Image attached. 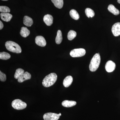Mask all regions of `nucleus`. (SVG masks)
<instances>
[{"label":"nucleus","instance_id":"1","mask_svg":"<svg viewBox=\"0 0 120 120\" xmlns=\"http://www.w3.org/2000/svg\"><path fill=\"white\" fill-rule=\"evenodd\" d=\"M57 75L56 73H52L45 77L42 81V85L46 87L53 85L57 79Z\"/></svg>","mask_w":120,"mask_h":120},{"label":"nucleus","instance_id":"2","mask_svg":"<svg viewBox=\"0 0 120 120\" xmlns=\"http://www.w3.org/2000/svg\"><path fill=\"white\" fill-rule=\"evenodd\" d=\"M101 56L99 53H96L92 57L89 65L90 71L94 72L98 68L101 63Z\"/></svg>","mask_w":120,"mask_h":120},{"label":"nucleus","instance_id":"3","mask_svg":"<svg viewBox=\"0 0 120 120\" xmlns=\"http://www.w3.org/2000/svg\"><path fill=\"white\" fill-rule=\"evenodd\" d=\"M5 46L8 50L12 52L19 53L22 52V49L19 45L12 41H8L5 43Z\"/></svg>","mask_w":120,"mask_h":120},{"label":"nucleus","instance_id":"4","mask_svg":"<svg viewBox=\"0 0 120 120\" xmlns=\"http://www.w3.org/2000/svg\"><path fill=\"white\" fill-rule=\"evenodd\" d=\"M11 105L14 109L17 110L24 109L27 106L26 103L19 99L14 100L12 102Z\"/></svg>","mask_w":120,"mask_h":120},{"label":"nucleus","instance_id":"5","mask_svg":"<svg viewBox=\"0 0 120 120\" xmlns=\"http://www.w3.org/2000/svg\"><path fill=\"white\" fill-rule=\"evenodd\" d=\"M86 53V50L84 49L80 48L72 50L70 52V54L72 57H80L84 56Z\"/></svg>","mask_w":120,"mask_h":120},{"label":"nucleus","instance_id":"6","mask_svg":"<svg viewBox=\"0 0 120 120\" xmlns=\"http://www.w3.org/2000/svg\"><path fill=\"white\" fill-rule=\"evenodd\" d=\"M60 117L57 114L49 112L44 114L43 118L44 120H58Z\"/></svg>","mask_w":120,"mask_h":120},{"label":"nucleus","instance_id":"7","mask_svg":"<svg viewBox=\"0 0 120 120\" xmlns=\"http://www.w3.org/2000/svg\"><path fill=\"white\" fill-rule=\"evenodd\" d=\"M116 65L114 62L111 60L108 61L105 65V68L107 72L113 71L116 68Z\"/></svg>","mask_w":120,"mask_h":120},{"label":"nucleus","instance_id":"8","mask_svg":"<svg viewBox=\"0 0 120 120\" xmlns=\"http://www.w3.org/2000/svg\"><path fill=\"white\" fill-rule=\"evenodd\" d=\"M112 32L114 36L118 37L120 35V22L114 24L112 27Z\"/></svg>","mask_w":120,"mask_h":120},{"label":"nucleus","instance_id":"9","mask_svg":"<svg viewBox=\"0 0 120 120\" xmlns=\"http://www.w3.org/2000/svg\"><path fill=\"white\" fill-rule=\"evenodd\" d=\"M35 41L37 45L41 47H44L46 45V41L44 37L42 36H38L36 37Z\"/></svg>","mask_w":120,"mask_h":120},{"label":"nucleus","instance_id":"10","mask_svg":"<svg viewBox=\"0 0 120 120\" xmlns=\"http://www.w3.org/2000/svg\"><path fill=\"white\" fill-rule=\"evenodd\" d=\"M31 78V75L28 72H26L21 75L18 79L19 82H22L27 80L30 79Z\"/></svg>","mask_w":120,"mask_h":120},{"label":"nucleus","instance_id":"11","mask_svg":"<svg viewBox=\"0 0 120 120\" xmlns=\"http://www.w3.org/2000/svg\"><path fill=\"white\" fill-rule=\"evenodd\" d=\"M43 21L47 26H51L53 23V17L51 15L48 14L45 15L43 17Z\"/></svg>","mask_w":120,"mask_h":120},{"label":"nucleus","instance_id":"12","mask_svg":"<svg viewBox=\"0 0 120 120\" xmlns=\"http://www.w3.org/2000/svg\"><path fill=\"white\" fill-rule=\"evenodd\" d=\"M73 82V78L72 76L69 75L65 78L63 82V85L65 87H68L71 86Z\"/></svg>","mask_w":120,"mask_h":120},{"label":"nucleus","instance_id":"13","mask_svg":"<svg viewBox=\"0 0 120 120\" xmlns=\"http://www.w3.org/2000/svg\"><path fill=\"white\" fill-rule=\"evenodd\" d=\"M1 19L6 22H9L12 17V15L8 13H1L0 14Z\"/></svg>","mask_w":120,"mask_h":120},{"label":"nucleus","instance_id":"14","mask_svg":"<svg viewBox=\"0 0 120 120\" xmlns=\"http://www.w3.org/2000/svg\"><path fill=\"white\" fill-rule=\"evenodd\" d=\"M76 105V102L74 101H69L65 100L62 102V105L64 107H70L74 106Z\"/></svg>","mask_w":120,"mask_h":120},{"label":"nucleus","instance_id":"15","mask_svg":"<svg viewBox=\"0 0 120 120\" xmlns=\"http://www.w3.org/2000/svg\"><path fill=\"white\" fill-rule=\"evenodd\" d=\"M23 23L27 26H31L33 23V20L29 16H25L23 18Z\"/></svg>","mask_w":120,"mask_h":120},{"label":"nucleus","instance_id":"16","mask_svg":"<svg viewBox=\"0 0 120 120\" xmlns=\"http://www.w3.org/2000/svg\"><path fill=\"white\" fill-rule=\"evenodd\" d=\"M108 9L109 11L112 13L114 15H117L120 14V11L118 9L116 8L113 5H109L108 7Z\"/></svg>","mask_w":120,"mask_h":120},{"label":"nucleus","instance_id":"17","mask_svg":"<svg viewBox=\"0 0 120 120\" xmlns=\"http://www.w3.org/2000/svg\"><path fill=\"white\" fill-rule=\"evenodd\" d=\"M20 34L22 37L24 38H26L30 35V30L26 27H23L21 28Z\"/></svg>","mask_w":120,"mask_h":120},{"label":"nucleus","instance_id":"18","mask_svg":"<svg viewBox=\"0 0 120 120\" xmlns=\"http://www.w3.org/2000/svg\"><path fill=\"white\" fill-rule=\"evenodd\" d=\"M51 0L56 8L60 9L63 7L64 5L63 0Z\"/></svg>","mask_w":120,"mask_h":120},{"label":"nucleus","instance_id":"19","mask_svg":"<svg viewBox=\"0 0 120 120\" xmlns=\"http://www.w3.org/2000/svg\"><path fill=\"white\" fill-rule=\"evenodd\" d=\"M70 16L73 19L77 20L79 19V15L77 11L75 9H72L69 12Z\"/></svg>","mask_w":120,"mask_h":120},{"label":"nucleus","instance_id":"20","mask_svg":"<svg viewBox=\"0 0 120 120\" xmlns=\"http://www.w3.org/2000/svg\"><path fill=\"white\" fill-rule=\"evenodd\" d=\"M62 40V32L60 30H58L57 32V34L56 38V43L59 45L61 43Z\"/></svg>","mask_w":120,"mask_h":120},{"label":"nucleus","instance_id":"21","mask_svg":"<svg viewBox=\"0 0 120 120\" xmlns=\"http://www.w3.org/2000/svg\"><path fill=\"white\" fill-rule=\"evenodd\" d=\"M24 71L22 68H18L16 71L15 75V78L18 79L21 75L24 73Z\"/></svg>","mask_w":120,"mask_h":120},{"label":"nucleus","instance_id":"22","mask_svg":"<svg viewBox=\"0 0 120 120\" xmlns=\"http://www.w3.org/2000/svg\"><path fill=\"white\" fill-rule=\"evenodd\" d=\"M85 13L86 16L88 18H92L94 16V11L92 9L90 8H86L85 10Z\"/></svg>","mask_w":120,"mask_h":120},{"label":"nucleus","instance_id":"23","mask_svg":"<svg viewBox=\"0 0 120 120\" xmlns=\"http://www.w3.org/2000/svg\"><path fill=\"white\" fill-rule=\"evenodd\" d=\"M76 32L73 30L69 31L68 34V40L71 41L76 36Z\"/></svg>","mask_w":120,"mask_h":120},{"label":"nucleus","instance_id":"24","mask_svg":"<svg viewBox=\"0 0 120 120\" xmlns=\"http://www.w3.org/2000/svg\"><path fill=\"white\" fill-rule=\"evenodd\" d=\"M11 55L5 52L0 53V59L2 60H8L11 58Z\"/></svg>","mask_w":120,"mask_h":120},{"label":"nucleus","instance_id":"25","mask_svg":"<svg viewBox=\"0 0 120 120\" xmlns=\"http://www.w3.org/2000/svg\"><path fill=\"white\" fill-rule=\"evenodd\" d=\"M10 11V8L7 6H1L0 7V11L2 13H9Z\"/></svg>","mask_w":120,"mask_h":120},{"label":"nucleus","instance_id":"26","mask_svg":"<svg viewBox=\"0 0 120 120\" xmlns=\"http://www.w3.org/2000/svg\"><path fill=\"white\" fill-rule=\"evenodd\" d=\"M7 79L6 75L0 71V80L2 82H5Z\"/></svg>","mask_w":120,"mask_h":120},{"label":"nucleus","instance_id":"27","mask_svg":"<svg viewBox=\"0 0 120 120\" xmlns=\"http://www.w3.org/2000/svg\"><path fill=\"white\" fill-rule=\"evenodd\" d=\"M4 27V24L1 21H0V30H2Z\"/></svg>","mask_w":120,"mask_h":120},{"label":"nucleus","instance_id":"28","mask_svg":"<svg viewBox=\"0 0 120 120\" xmlns=\"http://www.w3.org/2000/svg\"><path fill=\"white\" fill-rule=\"evenodd\" d=\"M117 2H118L119 4H120V0H117Z\"/></svg>","mask_w":120,"mask_h":120},{"label":"nucleus","instance_id":"29","mask_svg":"<svg viewBox=\"0 0 120 120\" xmlns=\"http://www.w3.org/2000/svg\"><path fill=\"white\" fill-rule=\"evenodd\" d=\"M58 115H59V116H61V113H60L59 114H58Z\"/></svg>","mask_w":120,"mask_h":120},{"label":"nucleus","instance_id":"30","mask_svg":"<svg viewBox=\"0 0 120 120\" xmlns=\"http://www.w3.org/2000/svg\"><path fill=\"white\" fill-rule=\"evenodd\" d=\"M3 0V1H7V0Z\"/></svg>","mask_w":120,"mask_h":120}]
</instances>
